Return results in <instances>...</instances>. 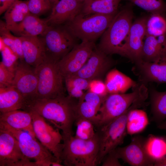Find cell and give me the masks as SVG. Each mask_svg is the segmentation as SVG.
<instances>
[{
    "mask_svg": "<svg viewBox=\"0 0 166 166\" xmlns=\"http://www.w3.org/2000/svg\"><path fill=\"white\" fill-rule=\"evenodd\" d=\"M16 0H0V14L5 12Z\"/></svg>",
    "mask_w": 166,
    "mask_h": 166,
    "instance_id": "60d3db41",
    "label": "cell"
},
{
    "mask_svg": "<svg viewBox=\"0 0 166 166\" xmlns=\"http://www.w3.org/2000/svg\"><path fill=\"white\" fill-rule=\"evenodd\" d=\"M78 0V1L80 2H83L84 1H85L86 0Z\"/></svg>",
    "mask_w": 166,
    "mask_h": 166,
    "instance_id": "f6af8a7d",
    "label": "cell"
},
{
    "mask_svg": "<svg viewBox=\"0 0 166 166\" xmlns=\"http://www.w3.org/2000/svg\"><path fill=\"white\" fill-rule=\"evenodd\" d=\"M30 13L38 16L52 9L48 0H26Z\"/></svg>",
    "mask_w": 166,
    "mask_h": 166,
    "instance_id": "d590c367",
    "label": "cell"
},
{
    "mask_svg": "<svg viewBox=\"0 0 166 166\" xmlns=\"http://www.w3.org/2000/svg\"><path fill=\"white\" fill-rule=\"evenodd\" d=\"M149 124L148 115L144 110L134 109L128 113L126 125L127 134H136L143 132Z\"/></svg>",
    "mask_w": 166,
    "mask_h": 166,
    "instance_id": "f546056e",
    "label": "cell"
},
{
    "mask_svg": "<svg viewBox=\"0 0 166 166\" xmlns=\"http://www.w3.org/2000/svg\"><path fill=\"white\" fill-rule=\"evenodd\" d=\"M133 91L128 93L109 94L104 100L99 111L95 126L98 128L124 113L148 88L137 83Z\"/></svg>",
    "mask_w": 166,
    "mask_h": 166,
    "instance_id": "8992f818",
    "label": "cell"
},
{
    "mask_svg": "<svg viewBox=\"0 0 166 166\" xmlns=\"http://www.w3.org/2000/svg\"><path fill=\"white\" fill-rule=\"evenodd\" d=\"M26 100L14 86L0 87V113L23 109Z\"/></svg>",
    "mask_w": 166,
    "mask_h": 166,
    "instance_id": "d4e9b609",
    "label": "cell"
},
{
    "mask_svg": "<svg viewBox=\"0 0 166 166\" xmlns=\"http://www.w3.org/2000/svg\"><path fill=\"white\" fill-rule=\"evenodd\" d=\"M0 51L2 62L9 70L15 72L19 61L18 57L6 45L0 49Z\"/></svg>",
    "mask_w": 166,
    "mask_h": 166,
    "instance_id": "e575fe53",
    "label": "cell"
},
{
    "mask_svg": "<svg viewBox=\"0 0 166 166\" xmlns=\"http://www.w3.org/2000/svg\"><path fill=\"white\" fill-rule=\"evenodd\" d=\"M96 46L82 68L73 74L89 81L103 76L114 64L109 56Z\"/></svg>",
    "mask_w": 166,
    "mask_h": 166,
    "instance_id": "5bb4252c",
    "label": "cell"
},
{
    "mask_svg": "<svg viewBox=\"0 0 166 166\" xmlns=\"http://www.w3.org/2000/svg\"><path fill=\"white\" fill-rule=\"evenodd\" d=\"M125 0L151 13L166 12V3L163 0Z\"/></svg>",
    "mask_w": 166,
    "mask_h": 166,
    "instance_id": "836d02e7",
    "label": "cell"
},
{
    "mask_svg": "<svg viewBox=\"0 0 166 166\" xmlns=\"http://www.w3.org/2000/svg\"><path fill=\"white\" fill-rule=\"evenodd\" d=\"M38 79L35 68L24 61H19L12 85L23 96L26 101L35 98Z\"/></svg>",
    "mask_w": 166,
    "mask_h": 166,
    "instance_id": "9a60e30c",
    "label": "cell"
},
{
    "mask_svg": "<svg viewBox=\"0 0 166 166\" xmlns=\"http://www.w3.org/2000/svg\"><path fill=\"white\" fill-rule=\"evenodd\" d=\"M61 162L67 166H96L99 164L98 132L92 138L85 140L73 135L63 139Z\"/></svg>",
    "mask_w": 166,
    "mask_h": 166,
    "instance_id": "3957f363",
    "label": "cell"
},
{
    "mask_svg": "<svg viewBox=\"0 0 166 166\" xmlns=\"http://www.w3.org/2000/svg\"><path fill=\"white\" fill-rule=\"evenodd\" d=\"M83 4L77 0H60L45 19L48 26L65 25L72 21L81 13Z\"/></svg>",
    "mask_w": 166,
    "mask_h": 166,
    "instance_id": "e0dca14e",
    "label": "cell"
},
{
    "mask_svg": "<svg viewBox=\"0 0 166 166\" xmlns=\"http://www.w3.org/2000/svg\"><path fill=\"white\" fill-rule=\"evenodd\" d=\"M132 70L138 77L139 83L146 85L151 82L166 83V61L158 63L142 61L135 64Z\"/></svg>",
    "mask_w": 166,
    "mask_h": 166,
    "instance_id": "ac0fdd59",
    "label": "cell"
},
{
    "mask_svg": "<svg viewBox=\"0 0 166 166\" xmlns=\"http://www.w3.org/2000/svg\"><path fill=\"white\" fill-rule=\"evenodd\" d=\"M77 127L75 136L81 139L87 140L96 135L95 125L90 121L83 118L78 117L75 121Z\"/></svg>",
    "mask_w": 166,
    "mask_h": 166,
    "instance_id": "d6a6232c",
    "label": "cell"
},
{
    "mask_svg": "<svg viewBox=\"0 0 166 166\" xmlns=\"http://www.w3.org/2000/svg\"><path fill=\"white\" fill-rule=\"evenodd\" d=\"M15 73L9 70L3 64L0 63V87L12 85Z\"/></svg>",
    "mask_w": 166,
    "mask_h": 166,
    "instance_id": "74e56055",
    "label": "cell"
},
{
    "mask_svg": "<svg viewBox=\"0 0 166 166\" xmlns=\"http://www.w3.org/2000/svg\"><path fill=\"white\" fill-rule=\"evenodd\" d=\"M155 166H166V156L160 160L156 162Z\"/></svg>",
    "mask_w": 166,
    "mask_h": 166,
    "instance_id": "b9f144b4",
    "label": "cell"
},
{
    "mask_svg": "<svg viewBox=\"0 0 166 166\" xmlns=\"http://www.w3.org/2000/svg\"><path fill=\"white\" fill-rule=\"evenodd\" d=\"M145 139L141 136H134L128 145L117 147L115 150L119 158L131 166H154V162L148 156L145 148Z\"/></svg>",
    "mask_w": 166,
    "mask_h": 166,
    "instance_id": "2e32d148",
    "label": "cell"
},
{
    "mask_svg": "<svg viewBox=\"0 0 166 166\" xmlns=\"http://www.w3.org/2000/svg\"><path fill=\"white\" fill-rule=\"evenodd\" d=\"M0 122L14 128L28 132L36 138L30 112L16 110L0 113Z\"/></svg>",
    "mask_w": 166,
    "mask_h": 166,
    "instance_id": "603a6c76",
    "label": "cell"
},
{
    "mask_svg": "<svg viewBox=\"0 0 166 166\" xmlns=\"http://www.w3.org/2000/svg\"><path fill=\"white\" fill-rule=\"evenodd\" d=\"M142 61L160 62L166 61V35H145L141 54Z\"/></svg>",
    "mask_w": 166,
    "mask_h": 166,
    "instance_id": "d6986e66",
    "label": "cell"
},
{
    "mask_svg": "<svg viewBox=\"0 0 166 166\" xmlns=\"http://www.w3.org/2000/svg\"><path fill=\"white\" fill-rule=\"evenodd\" d=\"M45 19L30 13L20 23L9 30L17 37L36 36L42 34L48 28Z\"/></svg>",
    "mask_w": 166,
    "mask_h": 166,
    "instance_id": "7402d4cb",
    "label": "cell"
},
{
    "mask_svg": "<svg viewBox=\"0 0 166 166\" xmlns=\"http://www.w3.org/2000/svg\"><path fill=\"white\" fill-rule=\"evenodd\" d=\"M144 147L154 164L166 156V137L149 134L146 138Z\"/></svg>",
    "mask_w": 166,
    "mask_h": 166,
    "instance_id": "f1b7e54d",
    "label": "cell"
},
{
    "mask_svg": "<svg viewBox=\"0 0 166 166\" xmlns=\"http://www.w3.org/2000/svg\"><path fill=\"white\" fill-rule=\"evenodd\" d=\"M52 8L60 0H48Z\"/></svg>",
    "mask_w": 166,
    "mask_h": 166,
    "instance_id": "ee69618b",
    "label": "cell"
},
{
    "mask_svg": "<svg viewBox=\"0 0 166 166\" xmlns=\"http://www.w3.org/2000/svg\"><path fill=\"white\" fill-rule=\"evenodd\" d=\"M88 91L102 97H106L109 95L105 82L100 79L90 81Z\"/></svg>",
    "mask_w": 166,
    "mask_h": 166,
    "instance_id": "f35d334b",
    "label": "cell"
},
{
    "mask_svg": "<svg viewBox=\"0 0 166 166\" xmlns=\"http://www.w3.org/2000/svg\"><path fill=\"white\" fill-rule=\"evenodd\" d=\"M39 37L43 47L45 59L57 63L78 44V39L64 25L49 26Z\"/></svg>",
    "mask_w": 166,
    "mask_h": 166,
    "instance_id": "5b68a950",
    "label": "cell"
},
{
    "mask_svg": "<svg viewBox=\"0 0 166 166\" xmlns=\"http://www.w3.org/2000/svg\"><path fill=\"white\" fill-rule=\"evenodd\" d=\"M116 14L84 15L80 13L64 25L78 39L95 42L108 27Z\"/></svg>",
    "mask_w": 166,
    "mask_h": 166,
    "instance_id": "52a82bcc",
    "label": "cell"
},
{
    "mask_svg": "<svg viewBox=\"0 0 166 166\" xmlns=\"http://www.w3.org/2000/svg\"><path fill=\"white\" fill-rule=\"evenodd\" d=\"M0 128L7 131L15 137L24 156L34 160L37 166H44L48 161L58 162L50 152L28 132L14 128L1 122Z\"/></svg>",
    "mask_w": 166,
    "mask_h": 166,
    "instance_id": "9c48e42d",
    "label": "cell"
},
{
    "mask_svg": "<svg viewBox=\"0 0 166 166\" xmlns=\"http://www.w3.org/2000/svg\"><path fill=\"white\" fill-rule=\"evenodd\" d=\"M30 112L32 114L33 129L36 138L52 153L58 162L61 163L63 144L61 142L63 138L59 129L54 128L39 115Z\"/></svg>",
    "mask_w": 166,
    "mask_h": 166,
    "instance_id": "30bf717a",
    "label": "cell"
},
{
    "mask_svg": "<svg viewBox=\"0 0 166 166\" xmlns=\"http://www.w3.org/2000/svg\"><path fill=\"white\" fill-rule=\"evenodd\" d=\"M106 97H102L87 91L77 103V118L82 117L91 121L94 125L101 106Z\"/></svg>",
    "mask_w": 166,
    "mask_h": 166,
    "instance_id": "ffe728a7",
    "label": "cell"
},
{
    "mask_svg": "<svg viewBox=\"0 0 166 166\" xmlns=\"http://www.w3.org/2000/svg\"><path fill=\"white\" fill-rule=\"evenodd\" d=\"M147 17H141L133 22L124 45L122 56L129 59L134 64L142 62Z\"/></svg>",
    "mask_w": 166,
    "mask_h": 166,
    "instance_id": "4fadbf2b",
    "label": "cell"
},
{
    "mask_svg": "<svg viewBox=\"0 0 166 166\" xmlns=\"http://www.w3.org/2000/svg\"><path fill=\"white\" fill-rule=\"evenodd\" d=\"M115 149L109 152L104 157L101 163L102 166H121Z\"/></svg>",
    "mask_w": 166,
    "mask_h": 166,
    "instance_id": "ab89813d",
    "label": "cell"
},
{
    "mask_svg": "<svg viewBox=\"0 0 166 166\" xmlns=\"http://www.w3.org/2000/svg\"><path fill=\"white\" fill-rule=\"evenodd\" d=\"M146 35L156 37L166 35V13H151L147 17Z\"/></svg>",
    "mask_w": 166,
    "mask_h": 166,
    "instance_id": "4dcf8cb0",
    "label": "cell"
},
{
    "mask_svg": "<svg viewBox=\"0 0 166 166\" xmlns=\"http://www.w3.org/2000/svg\"><path fill=\"white\" fill-rule=\"evenodd\" d=\"M69 96L49 99H35L26 101L24 110L35 113L53 124L62 132L63 139L73 135L77 119L75 103Z\"/></svg>",
    "mask_w": 166,
    "mask_h": 166,
    "instance_id": "6da1fadb",
    "label": "cell"
},
{
    "mask_svg": "<svg viewBox=\"0 0 166 166\" xmlns=\"http://www.w3.org/2000/svg\"><path fill=\"white\" fill-rule=\"evenodd\" d=\"M146 96L142 95L133 103L122 115L99 128V164L109 152L122 144L127 134L126 125L130 111L147 106Z\"/></svg>",
    "mask_w": 166,
    "mask_h": 166,
    "instance_id": "277c9868",
    "label": "cell"
},
{
    "mask_svg": "<svg viewBox=\"0 0 166 166\" xmlns=\"http://www.w3.org/2000/svg\"><path fill=\"white\" fill-rule=\"evenodd\" d=\"M30 13L26 1L16 0L5 12L4 18L10 30L21 22Z\"/></svg>",
    "mask_w": 166,
    "mask_h": 166,
    "instance_id": "4316f807",
    "label": "cell"
},
{
    "mask_svg": "<svg viewBox=\"0 0 166 166\" xmlns=\"http://www.w3.org/2000/svg\"><path fill=\"white\" fill-rule=\"evenodd\" d=\"M0 166H37L25 156L17 140L10 132L0 128Z\"/></svg>",
    "mask_w": 166,
    "mask_h": 166,
    "instance_id": "8fae6325",
    "label": "cell"
},
{
    "mask_svg": "<svg viewBox=\"0 0 166 166\" xmlns=\"http://www.w3.org/2000/svg\"><path fill=\"white\" fill-rule=\"evenodd\" d=\"M148 92L152 115V120L158 124L166 118V91L159 92L152 87Z\"/></svg>",
    "mask_w": 166,
    "mask_h": 166,
    "instance_id": "83f0119b",
    "label": "cell"
},
{
    "mask_svg": "<svg viewBox=\"0 0 166 166\" xmlns=\"http://www.w3.org/2000/svg\"><path fill=\"white\" fill-rule=\"evenodd\" d=\"M57 63L44 59L41 64L35 67L38 82L34 99H52L65 95L64 78Z\"/></svg>",
    "mask_w": 166,
    "mask_h": 166,
    "instance_id": "ba28073f",
    "label": "cell"
},
{
    "mask_svg": "<svg viewBox=\"0 0 166 166\" xmlns=\"http://www.w3.org/2000/svg\"><path fill=\"white\" fill-rule=\"evenodd\" d=\"M132 5L130 3L118 11L101 37L97 48L106 54L123 56L124 45L133 22Z\"/></svg>",
    "mask_w": 166,
    "mask_h": 166,
    "instance_id": "7a4b0ae2",
    "label": "cell"
},
{
    "mask_svg": "<svg viewBox=\"0 0 166 166\" xmlns=\"http://www.w3.org/2000/svg\"><path fill=\"white\" fill-rule=\"evenodd\" d=\"M105 83L109 94L125 93L129 88L135 87L138 84L116 69L108 72Z\"/></svg>",
    "mask_w": 166,
    "mask_h": 166,
    "instance_id": "cb8c5ba5",
    "label": "cell"
},
{
    "mask_svg": "<svg viewBox=\"0 0 166 166\" xmlns=\"http://www.w3.org/2000/svg\"><path fill=\"white\" fill-rule=\"evenodd\" d=\"M96 46L95 42L85 41L77 44L57 63L63 77L77 72L87 61Z\"/></svg>",
    "mask_w": 166,
    "mask_h": 166,
    "instance_id": "7c38bea8",
    "label": "cell"
},
{
    "mask_svg": "<svg viewBox=\"0 0 166 166\" xmlns=\"http://www.w3.org/2000/svg\"><path fill=\"white\" fill-rule=\"evenodd\" d=\"M69 96L73 98L81 97L88 90L89 81L74 75L64 77Z\"/></svg>",
    "mask_w": 166,
    "mask_h": 166,
    "instance_id": "1f68e13d",
    "label": "cell"
},
{
    "mask_svg": "<svg viewBox=\"0 0 166 166\" xmlns=\"http://www.w3.org/2000/svg\"><path fill=\"white\" fill-rule=\"evenodd\" d=\"M158 128L166 130V120L164 121L157 124Z\"/></svg>",
    "mask_w": 166,
    "mask_h": 166,
    "instance_id": "7bdbcfd3",
    "label": "cell"
},
{
    "mask_svg": "<svg viewBox=\"0 0 166 166\" xmlns=\"http://www.w3.org/2000/svg\"><path fill=\"white\" fill-rule=\"evenodd\" d=\"M122 0H86L83 2L80 13L84 15L115 14Z\"/></svg>",
    "mask_w": 166,
    "mask_h": 166,
    "instance_id": "484cf974",
    "label": "cell"
},
{
    "mask_svg": "<svg viewBox=\"0 0 166 166\" xmlns=\"http://www.w3.org/2000/svg\"><path fill=\"white\" fill-rule=\"evenodd\" d=\"M10 32L7 27L5 22L0 20V37L6 45L10 48L16 55L14 45L15 36L13 35Z\"/></svg>",
    "mask_w": 166,
    "mask_h": 166,
    "instance_id": "8d00e7d4",
    "label": "cell"
},
{
    "mask_svg": "<svg viewBox=\"0 0 166 166\" xmlns=\"http://www.w3.org/2000/svg\"><path fill=\"white\" fill-rule=\"evenodd\" d=\"M22 42L24 60L30 65L36 67L44 61L43 47L38 36L19 37Z\"/></svg>",
    "mask_w": 166,
    "mask_h": 166,
    "instance_id": "44dd1931",
    "label": "cell"
}]
</instances>
